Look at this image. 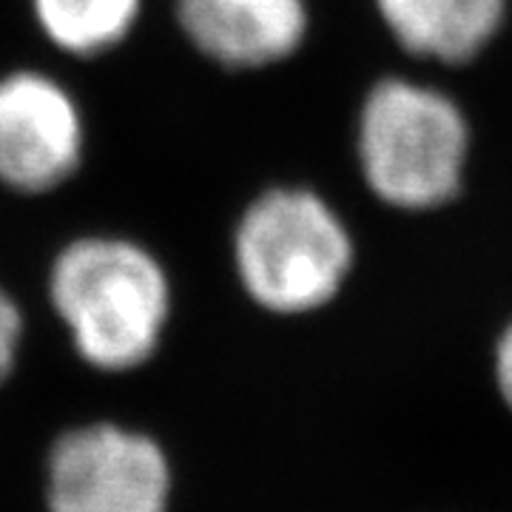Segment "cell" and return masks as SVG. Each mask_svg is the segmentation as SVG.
<instances>
[{"label":"cell","instance_id":"6da1fadb","mask_svg":"<svg viewBox=\"0 0 512 512\" xmlns=\"http://www.w3.org/2000/svg\"><path fill=\"white\" fill-rule=\"evenodd\" d=\"M49 293L77 353L109 373L146 365L171 311L160 262L128 239L72 242L52 265Z\"/></svg>","mask_w":512,"mask_h":512},{"label":"cell","instance_id":"7a4b0ae2","mask_svg":"<svg viewBox=\"0 0 512 512\" xmlns=\"http://www.w3.org/2000/svg\"><path fill=\"white\" fill-rule=\"evenodd\" d=\"M234 256L256 305L274 313H308L339 293L353 245L328 202L311 191L276 188L242 214Z\"/></svg>","mask_w":512,"mask_h":512},{"label":"cell","instance_id":"3957f363","mask_svg":"<svg viewBox=\"0 0 512 512\" xmlns=\"http://www.w3.org/2000/svg\"><path fill=\"white\" fill-rule=\"evenodd\" d=\"M467 137V123L450 97L404 80H384L362 111V171L384 202L436 208L458 191Z\"/></svg>","mask_w":512,"mask_h":512},{"label":"cell","instance_id":"277c9868","mask_svg":"<svg viewBox=\"0 0 512 512\" xmlns=\"http://www.w3.org/2000/svg\"><path fill=\"white\" fill-rule=\"evenodd\" d=\"M49 512H168L171 464L157 441L120 424L63 433L49 453Z\"/></svg>","mask_w":512,"mask_h":512},{"label":"cell","instance_id":"5b68a950","mask_svg":"<svg viewBox=\"0 0 512 512\" xmlns=\"http://www.w3.org/2000/svg\"><path fill=\"white\" fill-rule=\"evenodd\" d=\"M80 154L83 123L63 86L37 72L0 80V183L43 194L72 177Z\"/></svg>","mask_w":512,"mask_h":512},{"label":"cell","instance_id":"8992f818","mask_svg":"<svg viewBox=\"0 0 512 512\" xmlns=\"http://www.w3.org/2000/svg\"><path fill=\"white\" fill-rule=\"evenodd\" d=\"M177 15L202 55L228 69L285 60L308 29L302 0H177Z\"/></svg>","mask_w":512,"mask_h":512},{"label":"cell","instance_id":"52a82bcc","mask_svg":"<svg viewBox=\"0 0 512 512\" xmlns=\"http://www.w3.org/2000/svg\"><path fill=\"white\" fill-rule=\"evenodd\" d=\"M407 52L464 63L493 40L507 0H376Z\"/></svg>","mask_w":512,"mask_h":512},{"label":"cell","instance_id":"ba28073f","mask_svg":"<svg viewBox=\"0 0 512 512\" xmlns=\"http://www.w3.org/2000/svg\"><path fill=\"white\" fill-rule=\"evenodd\" d=\"M40 29L72 55L117 46L140 15V0H32Z\"/></svg>","mask_w":512,"mask_h":512},{"label":"cell","instance_id":"9c48e42d","mask_svg":"<svg viewBox=\"0 0 512 512\" xmlns=\"http://www.w3.org/2000/svg\"><path fill=\"white\" fill-rule=\"evenodd\" d=\"M20 333H23V319H20L18 305L0 291V382L15 370Z\"/></svg>","mask_w":512,"mask_h":512},{"label":"cell","instance_id":"30bf717a","mask_svg":"<svg viewBox=\"0 0 512 512\" xmlns=\"http://www.w3.org/2000/svg\"><path fill=\"white\" fill-rule=\"evenodd\" d=\"M495 376H498L504 402L512 407V325L504 330L498 350H495Z\"/></svg>","mask_w":512,"mask_h":512}]
</instances>
